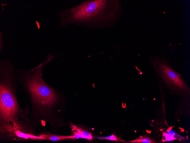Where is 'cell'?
I'll list each match as a JSON object with an SVG mask.
<instances>
[{
	"mask_svg": "<svg viewBox=\"0 0 190 143\" xmlns=\"http://www.w3.org/2000/svg\"><path fill=\"white\" fill-rule=\"evenodd\" d=\"M16 68L9 61H0V138L11 140L34 134L29 116L30 106L22 109L17 92L19 87L15 76Z\"/></svg>",
	"mask_w": 190,
	"mask_h": 143,
	"instance_id": "obj_1",
	"label": "cell"
},
{
	"mask_svg": "<svg viewBox=\"0 0 190 143\" xmlns=\"http://www.w3.org/2000/svg\"><path fill=\"white\" fill-rule=\"evenodd\" d=\"M55 58L49 53L43 62L34 68L15 69L16 79L31 105L29 116L36 131L43 118L48 116V112L60 102L59 93L49 86L42 76L44 67Z\"/></svg>",
	"mask_w": 190,
	"mask_h": 143,
	"instance_id": "obj_2",
	"label": "cell"
},
{
	"mask_svg": "<svg viewBox=\"0 0 190 143\" xmlns=\"http://www.w3.org/2000/svg\"><path fill=\"white\" fill-rule=\"evenodd\" d=\"M108 1L85 0L77 5L60 12L61 27L74 26L98 28L104 26L107 19Z\"/></svg>",
	"mask_w": 190,
	"mask_h": 143,
	"instance_id": "obj_3",
	"label": "cell"
},
{
	"mask_svg": "<svg viewBox=\"0 0 190 143\" xmlns=\"http://www.w3.org/2000/svg\"><path fill=\"white\" fill-rule=\"evenodd\" d=\"M158 76L172 93L186 96L190 94L182 74L175 71L165 58L155 56L150 59Z\"/></svg>",
	"mask_w": 190,
	"mask_h": 143,
	"instance_id": "obj_4",
	"label": "cell"
},
{
	"mask_svg": "<svg viewBox=\"0 0 190 143\" xmlns=\"http://www.w3.org/2000/svg\"><path fill=\"white\" fill-rule=\"evenodd\" d=\"M38 136H41L43 140H49L54 141H59L67 139H71V136H63L46 133L37 134Z\"/></svg>",
	"mask_w": 190,
	"mask_h": 143,
	"instance_id": "obj_5",
	"label": "cell"
},
{
	"mask_svg": "<svg viewBox=\"0 0 190 143\" xmlns=\"http://www.w3.org/2000/svg\"><path fill=\"white\" fill-rule=\"evenodd\" d=\"M71 130H75L82 134L85 138L91 140L93 138V136L91 134L87 132L84 130L79 127L74 125H71Z\"/></svg>",
	"mask_w": 190,
	"mask_h": 143,
	"instance_id": "obj_6",
	"label": "cell"
},
{
	"mask_svg": "<svg viewBox=\"0 0 190 143\" xmlns=\"http://www.w3.org/2000/svg\"><path fill=\"white\" fill-rule=\"evenodd\" d=\"M127 143H155L156 142L150 138L144 136L142 137L140 136V137L138 138L127 142Z\"/></svg>",
	"mask_w": 190,
	"mask_h": 143,
	"instance_id": "obj_7",
	"label": "cell"
},
{
	"mask_svg": "<svg viewBox=\"0 0 190 143\" xmlns=\"http://www.w3.org/2000/svg\"><path fill=\"white\" fill-rule=\"evenodd\" d=\"M175 134V133L174 132L171 130L168 131L167 133L164 132L163 135V142L170 141L177 139V138L174 136Z\"/></svg>",
	"mask_w": 190,
	"mask_h": 143,
	"instance_id": "obj_8",
	"label": "cell"
},
{
	"mask_svg": "<svg viewBox=\"0 0 190 143\" xmlns=\"http://www.w3.org/2000/svg\"><path fill=\"white\" fill-rule=\"evenodd\" d=\"M95 138H99L103 140H109L115 141H123L122 140L118 138L116 136L113 134L111 135L106 137H97Z\"/></svg>",
	"mask_w": 190,
	"mask_h": 143,
	"instance_id": "obj_9",
	"label": "cell"
},
{
	"mask_svg": "<svg viewBox=\"0 0 190 143\" xmlns=\"http://www.w3.org/2000/svg\"><path fill=\"white\" fill-rule=\"evenodd\" d=\"M71 132L73 134L71 135V139H76L78 138H85L84 136L81 134L79 133L75 130H71Z\"/></svg>",
	"mask_w": 190,
	"mask_h": 143,
	"instance_id": "obj_10",
	"label": "cell"
},
{
	"mask_svg": "<svg viewBox=\"0 0 190 143\" xmlns=\"http://www.w3.org/2000/svg\"><path fill=\"white\" fill-rule=\"evenodd\" d=\"M3 47V42H2V38L1 37V35H0V51H1V50L2 49V47Z\"/></svg>",
	"mask_w": 190,
	"mask_h": 143,
	"instance_id": "obj_11",
	"label": "cell"
}]
</instances>
